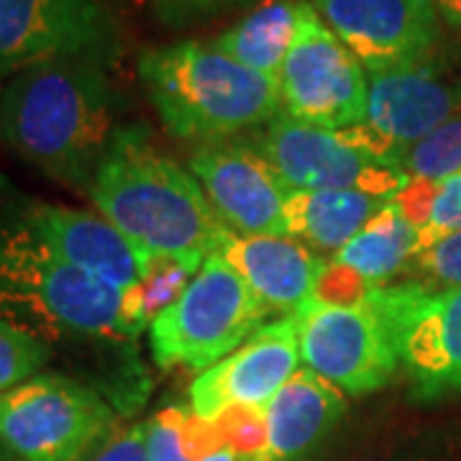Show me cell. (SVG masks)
I'll list each match as a JSON object with an SVG mask.
<instances>
[{"mask_svg": "<svg viewBox=\"0 0 461 461\" xmlns=\"http://www.w3.org/2000/svg\"><path fill=\"white\" fill-rule=\"evenodd\" d=\"M87 198L147 259H177L200 269L229 229L190 169L151 141L144 126H118Z\"/></svg>", "mask_w": 461, "mask_h": 461, "instance_id": "1", "label": "cell"}, {"mask_svg": "<svg viewBox=\"0 0 461 461\" xmlns=\"http://www.w3.org/2000/svg\"><path fill=\"white\" fill-rule=\"evenodd\" d=\"M118 100L103 62L62 57L21 67L0 95V136L51 180L85 193L115 133Z\"/></svg>", "mask_w": 461, "mask_h": 461, "instance_id": "2", "label": "cell"}, {"mask_svg": "<svg viewBox=\"0 0 461 461\" xmlns=\"http://www.w3.org/2000/svg\"><path fill=\"white\" fill-rule=\"evenodd\" d=\"M0 321L41 341H131L136 297L62 262L21 221L0 229Z\"/></svg>", "mask_w": 461, "mask_h": 461, "instance_id": "3", "label": "cell"}, {"mask_svg": "<svg viewBox=\"0 0 461 461\" xmlns=\"http://www.w3.org/2000/svg\"><path fill=\"white\" fill-rule=\"evenodd\" d=\"M139 77L162 126L182 141L218 144L280 115V87L211 41L144 50Z\"/></svg>", "mask_w": 461, "mask_h": 461, "instance_id": "4", "label": "cell"}, {"mask_svg": "<svg viewBox=\"0 0 461 461\" xmlns=\"http://www.w3.org/2000/svg\"><path fill=\"white\" fill-rule=\"evenodd\" d=\"M269 315L233 267L213 254L149 323L151 357L162 369L205 372L254 336Z\"/></svg>", "mask_w": 461, "mask_h": 461, "instance_id": "5", "label": "cell"}, {"mask_svg": "<svg viewBox=\"0 0 461 461\" xmlns=\"http://www.w3.org/2000/svg\"><path fill=\"white\" fill-rule=\"evenodd\" d=\"M113 429L105 397L65 375H36L0 393V454L11 461H85Z\"/></svg>", "mask_w": 461, "mask_h": 461, "instance_id": "6", "label": "cell"}, {"mask_svg": "<svg viewBox=\"0 0 461 461\" xmlns=\"http://www.w3.org/2000/svg\"><path fill=\"white\" fill-rule=\"evenodd\" d=\"M277 87L280 113L308 126L341 131L359 126L366 115V69L308 0H300L295 39L282 62Z\"/></svg>", "mask_w": 461, "mask_h": 461, "instance_id": "7", "label": "cell"}, {"mask_svg": "<svg viewBox=\"0 0 461 461\" xmlns=\"http://www.w3.org/2000/svg\"><path fill=\"white\" fill-rule=\"evenodd\" d=\"M300 359L346 395H369L400 372L395 339L372 297L362 305L305 300L295 311Z\"/></svg>", "mask_w": 461, "mask_h": 461, "instance_id": "8", "label": "cell"}, {"mask_svg": "<svg viewBox=\"0 0 461 461\" xmlns=\"http://www.w3.org/2000/svg\"><path fill=\"white\" fill-rule=\"evenodd\" d=\"M375 303L393 330L411 395L420 402L461 395V287L420 293L390 282L375 290Z\"/></svg>", "mask_w": 461, "mask_h": 461, "instance_id": "9", "label": "cell"}, {"mask_svg": "<svg viewBox=\"0 0 461 461\" xmlns=\"http://www.w3.org/2000/svg\"><path fill=\"white\" fill-rule=\"evenodd\" d=\"M293 190H359L393 200L411 182L400 167L384 165L344 131H329L280 113L247 139Z\"/></svg>", "mask_w": 461, "mask_h": 461, "instance_id": "10", "label": "cell"}, {"mask_svg": "<svg viewBox=\"0 0 461 461\" xmlns=\"http://www.w3.org/2000/svg\"><path fill=\"white\" fill-rule=\"evenodd\" d=\"M461 113V77L420 62L369 75L366 115L341 131L384 165L400 167L405 151Z\"/></svg>", "mask_w": 461, "mask_h": 461, "instance_id": "11", "label": "cell"}, {"mask_svg": "<svg viewBox=\"0 0 461 461\" xmlns=\"http://www.w3.org/2000/svg\"><path fill=\"white\" fill-rule=\"evenodd\" d=\"M118 29L100 0H0V69L80 57L108 62Z\"/></svg>", "mask_w": 461, "mask_h": 461, "instance_id": "12", "label": "cell"}, {"mask_svg": "<svg viewBox=\"0 0 461 461\" xmlns=\"http://www.w3.org/2000/svg\"><path fill=\"white\" fill-rule=\"evenodd\" d=\"M366 75L429 62L441 39L436 0H313Z\"/></svg>", "mask_w": 461, "mask_h": 461, "instance_id": "13", "label": "cell"}, {"mask_svg": "<svg viewBox=\"0 0 461 461\" xmlns=\"http://www.w3.org/2000/svg\"><path fill=\"white\" fill-rule=\"evenodd\" d=\"M187 169L230 233L285 236V205L293 187L247 141L200 144Z\"/></svg>", "mask_w": 461, "mask_h": 461, "instance_id": "14", "label": "cell"}, {"mask_svg": "<svg viewBox=\"0 0 461 461\" xmlns=\"http://www.w3.org/2000/svg\"><path fill=\"white\" fill-rule=\"evenodd\" d=\"M300 362L295 318L269 321L236 351L193 379L190 411L203 420H215L233 405L267 408L300 369Z\"/></svg>", "mask_w": 461, "mask_h": 461, "instance_id": "15", "label": "cell"}, {"mask_svg": "<svg viewBox=\"0 0 461 461\" xmlns=\"http://www.w3.org/2000/svg\"><path fill=\"white\" fill-rule=\"evenodd\" d=\"M21 223L62 262L123 295H136L147 275V259L100 213L62 205H33Z\"/></svg>", "mask_w": 461, "mask_h": 461, "instance_id": "16", "label": "cell"}, {"mask_svg": "<svg viewBox=\"0 0 461 461\" xmlns=\"http://www.w3.org/2000/svg\"><path fill=\"white\" fill-rule=\"evenodd\" d=\"M215 254L233 267L269 313L295 315L329 267L313 247L293 236H239L229 230Z\"/></svg>", "mask_w": 461, "mask_h": 461, "instance_id": "17", "label": "cell"}, {"mask_svg": "<svg viewBox=\"0 0 461 461\" xmlns=\"http://www.w3.org/2000/svg\"><path fill=\"white\" fill-rule=\"evenodd\" d=\"M267 411L264 461H303L321 444L346 411V393L313 369L300 366Z\"/></svg>", "mask_w": 461, "mask_h": 461, "instance_id": "18", "label": "cell"}, {"mask_svg": "<svg viewBox=\"0 0 461 461\" xmlns=\"http://www.w3.org/2000/svg\"><path fill=\"white\" fill-rule=\"evenodd\" d=\"M387 203L359 190H293L285 205V236L336 254Z\"/></svg>", "mask_w": 461, "mask_h": 461, "instance_id": "19", "label": "cell"}, {"mask_svg": "<svg viewBox=\"0 0 461 461\" xmlns=\"http://www.w3.org/2000/svg\"><path fill=\"white\" fill-rule=\"evenodd\" d=\"M297 14L300 3L295 0H264L230 29L218 33L211 44L239 65L277 83L282 62L295 39Z\"/></svg>", "mask_w": 461, "mask_h": 461, "instance_id": "20", "label": "cell"}, {"mask_svg": "<svg viewBox=\"0 0 461 461\" xmlns=\"http://www.w3.org/2000/svg\"><path fill=\"white\" fill-rule=\"evenodd\" d=\"M418 251V230L387 203L344 249H339L330 262L351 269L369 285H390L400 277Z\"/></svg>", "mask_w": 461, "mask_h": 461, "instance_id": "21", "label": "cell"}, {"mask_svg": "<svg viewBox=\"0 0 461 461\" xmlns=\"http://www.w3.org/2000/svg\"><path fill=\"white\" fill-rule=\"evenodd\" d=\"M400 169L412 180H446L461 172V113L405 151Z\"/></svg>", "mask_w": 461, "mask_h": 461, "instance_id": "22", "label": "cell"}, {"mask_svg": "<svg viewBox=\"0 0 461 461\" xmlns=\"http://www.w3.org/2000/svg\"><path fill=\"white\" fill-rule=\"evenodd\" d=\"M395 282H405L420 293H444L461 287V230L436 247L415 254Z\"/></svg>", "mask_w": 461, "mask_h": 461, "instance_id": "23", "label": "cell"}, {"mask_svg": "<svg viewBox=\"0 0 461 461\" xmlns=\"http://www.w3.org/2000/svg\"><path fill=\"white\" fill-rule=\"evenodd\" d=\"M147 461H198L193 444V411L167 405L147 420Z\"/></svg>", "mask_w": 461, "mask_h": 461, "instance_id": "24", "label": "cell"}, {"mask_svg": "<svg viewBox=\"0 0 461 461\" xmlns=\"http://www.w3.org/2000/svg\"><path fill=\"white\" fill-rule=\"evenodd\" d=\"M50 357L47 341L0 321V393L41 375Z\"/></svg>", "mask_w": 461, "mask_h": 461, "instance_id": "25", "label": "cell"}, {"mask_svg": "<svg viewBox=\"0 0 461 461\" xmlns=\"http://www.w3.org/2000/svg\"><path fill=\"white\" fill-rule=\"evenodd\" d=\"M223 446L239 459L264 461L267 454V411L259 405H233L215 418Z\"/></svg>", "mask_w": 461, "mask_h": 461, "instance_id": "26", "label": "cell"}, {"mask_svg": "<svg viewBox=\"0 0 461 461\" xmlns=\"http://www.w3.org/2000/svg\"><path fill=\"white\" fill-rule=\"evenodd\" d=\"M461 230V172L446 180H433V203L426 226L418 230V251L436 247Z\"/></svg>", "mask_w": 461, "mask_h": 461, "instance_id": "27", "label": "cell"}, {"mask_svg": "<svg viewBox=\"0 0 461 461\" xmlns=\"http://www.w3.org/2000/svg\"><path fill=\"white\" fill-rule=\"evenodd\" d=\"M87 461H147V420L115 430Z\"/></svg>", "mask_w": 461, "mask_h": 461, "instance_id": "28", "label": "cell"}, {"mask_svg": "<svg viewBox=\"0 0 461 461\" xmlns=\"http://www.w3.org/2000/svg\"><path fill=\"white\" fill-rule=\"evenodd\" d=\"M244 3V0H154L157 11L165 23L180 26V23H190L195 18L213 16L218 11Z\"/></svg>", "mask_w": 461, "mask_h": 461, "instance_id": "29", "label": "cell"}, {"mask_svg": "<svg viewBox=\"0 0 461 461\" xmlns=\"http://www.w3.org/2000/svg\"><path fill=\"white\" fill-rule=\"evenodd\" d=\"M436 8L444 21L461 29V0H436Z\"/></svg>", "mask_w": 461, "mask_h": 461, "instance_id": "30", "label": "cell"}, {"mask_svg": "<svg viewBox=\"0 0 461 461\" xmlns=\"http://www.w3.org/2000/svg\"><path fill=\"white\" fill-rule=\"evenodd\" d=\"M198 461H244V459H239L230 448H218V451H213V454H205V456H200Z\"/></svg>", "mask_w": 461, "mask_h": 461, "instance_id": "31", "label": "cell"}, {"mask_svg": "<svg viewBox=\"0 0 461 461\" xmlns=\"http://www.w3.org/2000/svg\"><path fill=\"white\" fill-rule=\"evenodd\" d=\"M3 75H5V69H0V80H3Z\"/></svg>", "mask_w": 461, "mask_h": 461, "instance_id": "32", "label": "cell"}]
</instances>
